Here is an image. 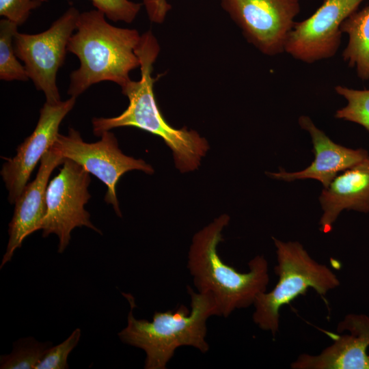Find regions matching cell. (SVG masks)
<instances>
[{"label":"cell","mask_w":369,"mask_h":369,"mask_svg":"<svg viewBox=\"0 0 369 369\" xmlns=\"http://www.w3.org/2000/svg\"><path fill=\"white\" fill-rule=\"evenodd\" d=\"M159 42L151 31L141 36L135 53L139 59L141 77L121 87L129 105L121 114L113 118H94L96 136L115 128L133 126L159 136L172 151L175 165L182 173L198 168L209 146L206 139L193 130L176 129L163 118L154 94L153 66L159 53Z\"/></svg>","instance_id":"cell-1"},{"label":"cell","mask_w":369,"mask_h":369,"mask_svg":"<svg viewBox=\"0 0 369 369\" xmlns=\"http://www.w3.org/2000/svg\"><path fill=\"white\" fill-rule=\"evenodd\" d=\"M141 36L135 29L111 25L96 9L80 13L67 46L80 62L70 74L68 94L77 98L102 81L125 86L130 72L139 67L135 51Z\"/></svg>","instance_id":"cell-2"},{"label":"cell","mask_w":369,"mask_h":369,"mask_svg":"<svg viewBox=\"0 0 369 369\" xmlns=\"http://www.w3.org/2000/svg\"><path fill=\"white\" fill-rule=\"evenodd\" d=\"M230 217L223 214L194 234L188 252L187 269L197 292L215 301L219 316L228 317L238 309L253 305L269 282V264L263 256L249 262L247 273L225 263L217 251L223 241L222 231Z\"/></svg>","instance_id":"cell-3"},{"label":"cell","mask_w":369,"mask_h":369,"mask_svg":"<svg viewBox=\"0 0 369 369\" xmlns=\"http://www.w3.org/2000/svg\"><path fill=\"white\" fill-rule=\"evenodd\" d=\"M187 290L191 299V310L184 305L175 310L155 312L152 320L137 319L134 297L122 292L130 305L127 325L118 336L124 344L139 348L146 353L145 369H165L176 350L192 346L202 353L209 350L206 341L207 320L218 316L214 300L207 294L195 291L190 286Z\"/></svg>","instance_id":"cell-4"},{"label":"cell","mask_w":369,"mask_h":369,"mask_svg":"<svg viewBox=\"0 0 369 369\" xmlns=\"http://www.w3.org/2000/svg\"><path fill=\"white\" fill-rule=\"evenodd\" d=\"M277 264L278 281L271 290L256 297L252 318L260 329L275 336L279 327V311L299 295L313 288L320 296L340 286L336 275L326 265L314 260L298 241L284 242L272 237Z\"/></svg>","instance_id":"cell-5"},{"label":"cell","mask_w":369,"mask_h":369,"mask_svg":"<svg viewBox=\"0 0 369 369\" xmlns=\"http://www.w3.org/2000/svg\"><path fill=\"white\" fill-rule=\"evenodd\" d=\"M79 14L75 7H70L46 30L36 34L17 32L14 38L17 57L23 62L36 89L44 92L46 102L50 104L61 101L57 74L64 63Z\"/></svg>","instance_id":"cell-6"},{"label":"cell","mask_w":369,"mask_h":369,"mask_svg":"<svg viewBox=\"0 0 369 369\" xmlns=\"http://www.w3.org/2000/svg\"><path fill=\"white\" fill-rule=\"evenodd\" d=\"M62 165L59 173L48 184L46 210L40 229L43 237L51 234L58 237L59 253L68 246L71 232L77 227L85 226L102 234L85 209L91 197L90 173L70 159H65Z\"/></svg>","instance_id":"cell-7"},{"label":"cell","mask_w":369,"mask_h":369,"mask_svg":"<svg viewBox=\"0 0 369 369\" xmlns=\"http://www.w3.org/2000/svg\"><path fill=\"white\" fill-rule=\"evenodd\" d=\"M100 137L96 142L87 143L79 131L70 128L67 135L58 134L53 146L64 159L77 163L106 185L105 201L112 205L118 216L122 217L115 191L120 177L131 170L152 174L154 169L144 160L123 154L110 131L103 132Z\"/></svg>","instance_id":"cell-8"},{"label":"cell","mask_w":369,"mask_h":369,"mask_svg":"<svg viewBox=\"0 0 369 369\" xmlns=\"http://www.w3.org/2000/svg\"><path fill=\"white\" fill-rule=\"evenodd\" d=\"M221 4L247 41L269 56L284 52L301 10L300 0H221Z\"/></svg>","instance_id":"cell-9"},{"label":"cell","mask_w":369,"mask_h":369,"mask_svg":"<svg viewBox=\"0 0 369 369\" xmlns=\"http://www.w3.org/2000/svg\"><path fill=\"white\" fill-rule=\"evenodd\" d=\"M365 0H323L306 19L295 22L288 35L284 52L313 64L333 57L341 44L340 26Z\"/></svg>","instance_id":"cell-10"},{"label":"cell","mask_w":369,"mask_h":369,"mask_svg":"<svg viewBox=\"0 0 369 369\" xmlns=\"http://www.w3.org/2000/svg\"><path fill=\"white\" fill-rule=\"evenodd\" d=\"M75 102L76 98L72 96L56 104L45 102L33 133L18 146L16 155L7 159L3 163L1 175L8 192L10 203H15L38 162L54 144L59 125Z\"/></svg>","instance_id":"cell-11"},{"label":"cell","mask_w":369,"mask_h":369,"mask_svg":"<svg viewBox=\"0 0 369 369\" xmlns=\"http://www.w3.org/2000/svg\"><path fill=\"white\" fill-rule=\"evenodd\" d=\"M331 334L333 343L318 355H299L291 364L292 369H369V316L349 314Z\"/></svg>","instance_id":"cell-12"},{"label":"cell","mask_w":369,"mask_h":369,"mask_svg":"<svg viewBox=\"0 0 369 369\" xmlns=\"http://www.w3.org/2000/svg\"><path fill=\"white\" fill-rule=\"evenodd\" d=\"M64 160L52 146L41 158L35 179L25 186L16 199L8 226L9 238L1 269L11 260L14 251L21 247L27 236L41 229L46 210V194L50 176Z\"/></svg>","instance_id":"cell-13"},{"label":"cell","mask_w":369,"mask_h":369,"mask_svg":"<svg viewBox=\"0 0 369 369\" xmlns=\"http://www.w3.org/2000/svg\"><path fill=\"white\" fill-rule=\"evenodd\" d=\"M299 124L311 137L314 159L301 171L288 172L280 167L278 172L266 173L272 178L288 182L314 179L327 187L340 173L369 156L365 149H352L335 143L307 115L300 116Z\"/></svg>","instance_id":"cell-14"},{"label":"cell","mask_w":369,"mask_h":369,"mask_svg":"<svg viewBox=\"0 0 369 369\" xmlns=\"http://www.w3.org/2000/svg\"><path fill=\"white\" fill-rule=\"evenodd\" d=\"M323 211L320 230L327 233L343 210L369 213V156L340 173L319 197Z\"/></svg>","instance_id":"cell-15"},{"label":"cell","mask_w":369,"mask_h":369,"mask_svg":"<svg viewBox=\"0 0 369 369\" xmlns=\"http://www.w3.org/2000/svg\"><path fill=\"white\" fill-rule=\"evenodd\" d=\"M340 31L348 38L342 54L343 60L355 68L361 80H369V5L345 19Z\"/></svg>","instance_id":"cell-16"},{"label":"cell","mask_w":369,"mask_h":369,"mask_svg":"<svg viewBox=\"0 0 369 369\" xmlns=\"http://www.w3.org/2000/svg\"><path fill=\"white\" fill-rule=\"evenodd\" d=\"M18 25L8 19L0 20V79L3 81L29 79L24 65L17 59L14 47V38Z\"/></svg>","instance_id":"cell-17"},{"label":"cell","mask_w":369,"mask_h":369,"mask_svg":"<svg viewBox=\"0 0 369 369\" xmlns=\"http://www.w3.org/2000/svg\"><path fill=\"white\" fill-rule=\"evenodd\" d=\"M51 346V342H41L32 337L20 338L14 343L10 354L1 356L0 368L35 369Z\"/></svg>","instance_id":"cell-18"},{"label":"cell","mask_w":369,"mask_h":369,"mask_svg":"<svg viewBox=\"0 0 369 369\" xmlns=\"http://www.w3.org/2000/svg\"><path fill=\"white\" fill-rule=\"evenodd\" d=\"M336 92L347 104L336 111L335 118L356 123L369 131V90H355L338 85Z\"/></svg>","instance_id":"cell-19"},{"label":"cell","mask_w":369,"mask_h":369,"mask_svg":"<svg viewBox=\"0 0 369 369\" xmlns=\"http://www.w3.org/2000/svg\"><path fill=\"white\" fill-rule=\"evenodd\" d=\"M81 331L75 329L62 343L51 346L45 353L35 369H67L68 357L79 342Z\"/></svg>","instance_id":"cell-20"},{"label":"cell","mask_w":369,"mask_h":369,"mask_svg":"<svg viewBox=\"0 0 369 369\" xmlns=\"http://www.w3.org/2000/svg\"><path fill=\"white\" fill-rule=\"evenodd\" d=\"M41 2L46 0H39ZM94 8L113 22L132 23L139 14L141 3L130 0H90Z\"/></svg>","instance_id":"cell-21"},{"label":"cell","mask_w":369,"mask_h":369,"mask_svg":"<svg viewBox=\"0 0 369 369\" xmlns=\"http://www.w3.org/2000/svg\"><path fill=\"white\" fill-rule=\"evenodd\" d=\"M41 3L39 0H0V16L20 26Z\"/></svg>","instance_id":"cell-22"},{"label":"cell","mask_w":369,"mask_h":369,"mask_svg":"<svg viewBox=\"0 0 369 369\" xmlns=\"http://www.w3.org/2000/svg\"><path fill=\"white\" fill-rule=\"evenodd\" d=\"M142 2L150 20L157 24L163 23L172 8L167 0H142Z\"/></svg>","instance_id":"cell-23"}]
</instances>
